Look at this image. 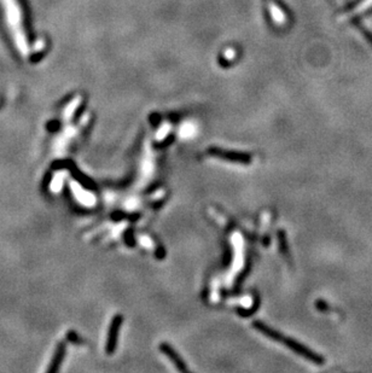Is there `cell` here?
I'll return each mask as SVG.
<instances>
[{
    "mask_svg": "<svg viewBox=\"0 0 372 373\" xmlns=\"http://www.w3.org/2000/svg\"><path fill=\"white\" fill-rule=\"evenodd\" d=\"M253 325H254V327L256 328L257 331H260V332L264 333L265 336H267V337L272 338V340H274V341H278V342H282L283 344H285L287 348H290L291 350L296 352L297 354L302 355V357H306V359L311 360V361L316 362V364H318V365L323 364V359H321V357H318L317 354H314L313 352H311L308 348H306L304 345L300 344V343L296 342V341L284 337V336L280 335L279 332L274 331L273 328L269 327L266 324L261 323V321H255Z\"/></svg>",
    "mask_w": 372,
    "mask_h": 373,
    "instance_id": "1",
    "label": "cell"
},
{
    "mask_svg": "<svg viewBox=\"0 0 372 373\" xmlns=\"http://www.w3.org/2000/svg\"><path fill=\"white\" fill-rule=\"evenodd\" d=\"M208 154L213 157H218L220 160H225L227 162L238 163V164H250L252 163V156L245 152L232 151V150H224L220 147H210Z\"/></svg>",
    "mask_w": 372,
    "mask_h": 373,
    "instance_id": "2",
    "label": "cell"
},
{
    "mask_svg": "<svg viewBox=\"0 0 372 373\" xmlns=\"http://www.w3.org/2000/svg\"><path fill=\"white\" fill-rule=\"evenodd\" d=\"M122 315L116 314L114 317V319L111 320L110 327L108 331V338H106V344H105V352L106 354L111 355L116 349V345H118V333H120L121 325H122Z\"/></svg>",
    "mask_w": 372,
    "mask_h": 373,
    "instance_id": "3",
    "label": "cell"
},
{
    "mask_svg": "<svg viewBox=\"0 0 372 373\" xmlns=\"http://www.w3.org/2000/svg\"><path fill=\"white\" fill-rule=\"evenodd\" d=\"M160 350L166 355V357H169L170 361L174 364V366L177 367L180 372H188V369L187 366H186L184 360L179 357V354H178V353L175 352V350L173 349L168 343H165V342L161 343Z\"/></svg>",
    "mask_w": 372,
    "mask_h": 373,
    "instance_id": "4",
    "label": "cell"
},
{
    "mask_svg": "<svg viewBox=\"0 0 372 373\" xmlns=\"http://www.w3.org/2000/svg\"><path fill=\"white\" fill-rule=\"evenodd\" d=\"M64 357H66V343L62 342L58 343L57 345V349L54 352L53 359L51 360V364H50V367L47 369V372L49 373H54L59 370L61 367L62 362H63Z\"/></svg>",
    "mask_w": 372,
    "mask_h": 373,
    "instance_id": "5",
    "label": "cell"
}]
</instances>
